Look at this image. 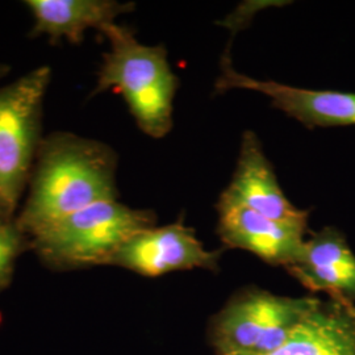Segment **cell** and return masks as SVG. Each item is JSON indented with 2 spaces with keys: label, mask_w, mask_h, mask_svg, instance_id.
<instances>
[{
  "label": "cell",
  "mask_w": 355,
  "mask_h": 355,
  "mask_svg": "<svg viewBox=\"0 0 355 355\" xmlns=\"http://www.w3.org/2000/svg\"><path fill=\"white\" fill-rule=\"evenodd\" d=\"M116 168L117 155L108 145L51 133L38 148L17 227L32 239L92 204L117 200Z\"/></svg>",
  "instance_id": "obj_1"
},
{
  "label": "cell",
  "mask_w": 355,
  "mask_h": 355,
  "mask_svg": "<svg viewBox=\"0 0 355 355\" xmlns=\"http://www.w3.org/2000/svg\"><path fill=\"white\" fill-rule=\"evenodd\" d=\"M102 33L111 49L103 55L91 96L116 89L145 135L165 137L173 128V103L179 86L165 48L141 44L127 26L114 24Z\"/></svg>",
  "instance_id": "obj_2"
},
{
  "label": "cell",
  "mask_w": 355,
  "mask_h": 355,
  "mask_svg": "<svg viewBox=\"0 0 355 355\" xmlns=\"http://www.w3.org/2000/svg\"><path fill=\"white\" fill-rule=\"evenodd\" d=\"M150 209H135L117 200L92 204L31 239V249L51 270L70 271L107 266L125 242L155 227Z\"/></svg>",
  "instance_id": "obj_3"
},
{
  "label": "cell",
  "mask_w": 355,
  "mask_h": 355,
  "mask_svg": "<svg viewBox=\"0 0 355 355\" xmlns=\"http://www.w3.org/2000/svg\"><path fill=\"white\" fill-rule=\"evenodd\" d=\"M318 300L246 287L211 318L209 343L216 355L268 354L291 337Z\"/></svg>",
  "instance_id": "obj_4"
},
{
  "label": "cell",
  "mask_w": 355,
  "mask_h": 355,
  "mask_svg": "<svg viewBox=\"0 0 355 355\" xmlns=\"http://www.w3.org/2000/svg\"><path fill=\"white\" fill-rule=\"evenodd\" d=\"M51 70L41 66L0 87V218H15L41 145Z\"/></svg>",
  "instance_id": "obj_5"
},
{
  "label": "cell",
  "mask_w": 355,
  "mask_h": 355,
  "mask_svg": "<svg viewBox=\"0 0 355 355\" xmlns=\"http://www.w3.org/2000/svg\"><path fill=\"white\" fill-rule=\"evenodd\" d=\"M221 254L223 250H207L195 230L179 218L174 224L136 233L111 257L107 266L121 267L142 277L157 278L195 268L218 271Z\"/></svg>",
  "instance_id": "obj_6"
},
{
  "label": "cell",
  "mask_w": 355,
  "mask_h": 355,
  "mask_svg": "<svg viewBox=\"0 0 355 355\" xmlns=\"http://www.w3.org/2000/svg\"><path fill=\"white\" fill-rule=\"evenodd\" d=\"M217 91L250 89L271 99L272 105L305 127L355 125V94L330 89H306L272 80H259L234 70L228 55L223 58Z\"/></svg>",
  "instance_id": "obj_7"
},
{
  "label": "cell",
  "mask_w": 355,
  "mask_h": 355,
  "mask_svg": "<svg viewBox=\"0 0 355 355\" xmlns=\"http://www.w3.org/2000/svg\"><path fill=\"white\" fill-rule=\"evenodd\" d=\"M217 205L243 207L274 220L308 224V211L296 208L282 190L275 171L267 159L257 135L242 136L237 166Z\"/></svg>",
  "instance_id": "obj_8"
},
{
  "label": "cell",
  "mask_w": 355,
  "mask_h": 355,
  "mask_svg": "<svg viewBox=\"0 0 355 355\" xmlns=\"http://www.w3.org/2000/svg\"><path fill=\"white\" fill-rule=\"evenodd\" d=\"M217 211L223 245L254 254L271 266H291L306 240L308 224L274 220L243 207L217 205Z\"/></svg>",
  "instance_id": "obj_9"
},
{
  "label": "cell",
  "mask_w": 355,
  "mask_h": 355,
  "mask_svg": "<svg viewBox=\"0 0 355 355\" xmlns=\"http://www.w3.org/2000/svg\"><path fill=\"white\" fill-rule=\"evenodd\" d=\"M286 270L309 291L355 303V254L338 229L313 233Z\"/></svg>",
  "instance_id": "obj_10"
},
{
  "label": "cell",
  "mask_w": 355,
  "mask_h": 355,
  "mask_svg": "<svg viewBox=\"0 0 355 355\" xmlns=\"http://www.w3.org/2000/svg\"><path fill=\"white\" fill-rule=\"evenodd\" d=\"M24 4L35 17L31 37L46 35L51 42L66 38L71 44H79L89 29L103 32L120 15L135 10L133 3L114 0H28Z\"/></svg>",
  "instance_id": "obj_11"
},
{
  "label": "cell",
  "mask_w": 355,
  "mask_h": 355,
  "mask_svg": "<svg viewBox=\"0 0 355 355\" xmlns=\"http://www.w3.org/2000/svg\"><path fill=\"white\" fill-rule=\"evenodd\" d=\"M266 355H355V303L318 299L291 337Z\"/></svg>",
  "instance_id": "obj_12"
},
{
  "label": "cell",
  "mask_w": 355,
  "mask_h": 355,
  "mask_svg": "<svg viewBox=\"0 0 355 355\" xmlns=\"http://www.w3.org/2000/svg\"><path fill=\"white\" fill-rule=\"evenodd\" d=\"M26 249H31V239L15 218H0V292L10 287L16 262Z\"/></svg>",
  "instance_id": "obj_13"
},
{
  "label": "cell",
  "mask_w": 355,
  "mask_h": 355,
  "mask_svg": "<svg viewBox=\"0 0 355 355\" xmlns=\"http://www.w3.org/2000/svg\"><path fill=\"white\" fill-rule=\"evenodd\" d=\"M10 70H11V69H10V66H7V64H0V78L7 76Z\"/></svg>",
  "instance_id": "obj_14"
}]
</instances>
